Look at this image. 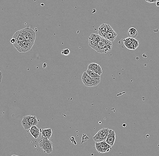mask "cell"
I'll return each mask as SVG.
<instances>
[{
	"instance_id": "6da1fadb",
	"label": "cell",
	"mask_w": 159,
	"mask_h": 156,
	"mask_svg": "<svg viewBox=\"0 0 159 156\" xmlns=\"http://www.w3.org/2000/svg\"><path fill=\"white\" fill-rule=\"evenodd\" d=\"M89 45L100 53H106L111 51L113 47L112 42L99 34L94 33L90 35L89 37Z\"/></svg>"
},
{
	"instance_id": "7a4b0ae2",
	"label": "cell",
	"mask_w": 159,
	"mask_h": 156,
	"mask_svg": "<svg viewBox=\"0 0 159 156\" xmlns=\"http://www.w3.org/2000/svg\"><path fill=\"white\" fill-rule=\"evenodd\" d=\"M39 147L43 150L44 153L50 154L53 151L54 143L45 137L41 135L38 140Z\"/></svg>"
},
{
	"instance_id": "3957f363",
	"label": "cell",
	"mask_w": 159,
	"mask_h": 156,
	"mask_svg": "<svg viewBox=\"0 0 159 156\" xmlns=\"http://www.w3.org/2000/svg\"><path fill=\"white\" fill-rule=\"evenodd\" d=\"M81 79L84 85L87 87L96 86L101 82V78H93L88 74L86 72H84Z\"/></svg>"
},
{
	"instance_id": "277c9868",
	"label": "cell",
	"mask_w": 159,
	"mask_h": 156,
	"mask_svg": "<svg viewBox=\"0 0 159 156\" xmlns=\"http://www.w3.org/2000/svg\"><path fill=\"white\" fill-rule=\"evenodd\" d=\"M39 121V120H38ZM38 120L36 116L31 115L25 116L23 117L22 121V124L24 129L29 130L32 126H37L38 124Z\"/></svg>"
},
{
	"instance_id": "5b68a950",
	"label": "cell",
	"mask_w": 159,
	"mask_h": 156,
	"mask_svg": "<svg viewBox=\"0 0 159 156\" xmlns=\"http://www.w3.org/2000/svg\"><path fill=\"white\" fill-rule=\"evenodd\" d=\"M22 35L24 36L25 40L34 44L36 38V34L34 31L30 28H26L20 30Z\"/></svg>"
},
{
	"instance_id": "8992f818",
	"label": "cell",
	"mask_w": 159,
	"mask_h": 156,
	"mask_svg": "<svg viewBox=\"0 0 159 156\" xmlns=\"http://www.w3.org/2000/svg\"><path fill=\"white\" fill-rule=\"evenodd\" d=\"M14 48L20 52H26L30 51L33 44L25 40L22 42L16 41L13 44Z\"/></svg>"
},
{
	"instance_id": "52a82bcc",
	"label": "cell",
	"mask_w": 159,
	"mask_h": 156,
	"mask_svg": "<svg viewBox=\"0 0 159 156\" xmlns=\"http://www.w3.org/2000/svg\"><path fill=\"white\" fill-rule=\"evenodd\" d=\"M109 129L107 128H104L98 131V132L93 137L95 142H100L105 141L106 139L109 134Z\"/></svg>"
},
{
	"instance_id": "ba28073f",
	"label": "cell",
	"mask_w": 159,
	"mask_h": 156,
	"mask_svg": "<svg viewBox=\"0 0 159 156\" xmlns=\"http://www.w3.org/2000/svg\"><path fill=\"white\" fill-rule=\"evenodd\" d=\"M117 36V33L115 32V31L111 27L108 32L105 35L104 38H105L111 42H113L115 40Z\"/></svg>"
},
{
	"instance_id": "9c48e42d",
	"label": "cell",
	"mask_w": 159,
	"mask_h": 156,
	"mask_svg": "<svg viewBox=\"0 0 159 156\" xmlns=\"http://www.w3.org/2000/svg\"><path fill=\"white\" fill-rule=\"evenodd\" d=\"M111 27L108 24H103L98 29V34L102 37H104L105 35L108 32Z\"/></svg>"
},
{
	"instance_id": "30bf717a",
	"label": "cell",
	"mask_w": 159,
	"mask_h": 156,
	"mask_svg": "<svg viewBox=\"0 0 159 156\" xmlns=\"http://www.w3.org/2000/svg\"><path fill=\"white\" fill-rule=\"evenodd\" d=\"M116 134L115 131L113 130L109 129V134L105 141L110 145L113 146L115 141Z\"/></svg>"
},
{
	"instance_id": "8fae6325",
	"label": "cell",
	"mask_w": 159,
	"mask_h": 156,
	"mask_svg": "<svg viewBox=\"0 0 159 156\" xmlns=\"http://www.w3.org/2000/svg\"><path fill=\"white\" fill-rule=\"evenodd\" d=\"M88 69L94 71L100 76L102 74V69L100 65L95 63H90L88 66Z\"/></svg>"
},
{
	"instance_id": "7c38bea8",
	"label": "cell",
	"mask_w": 159,
	"mask_h": 156,
	"mask_svg": "<svg viewBox=\"0 0 159 156\" xmlns=\"http://www.w3.org/2000/svg\"><path fill=\"white\" fill-rule=\"evenodd\" d=\"M29 131H30V133L34 137V138H38L39 134H40V129L38 128L36 126L34 125V126H32Z\"/></svg>"
},
{
	"instance_id": "4fadbf2b",
	"label": "cell",
	"mask_w": 159,
	"mask_h": 156,
	"mask_svg": "<svg viewBox=\"0 0 159 156\" xmlns=\"http://www.w3.org/2000/svg\"><path fill=\"white\" fill-rule=\"evenodd\" d=\"M41 135L49 139H50L51 136H52V133H53L52 129L51 128L42 129V131H41Z\"/></svg>"
},
{
	"instance_id": "5bb4252c",
	"label": "cell",
	"mask_w": 159,
	"mask_h": 156,
	"mask_svg": "<svg viewBox=\"0 0 159 156\" xmlns=\"http://www.w3.org/2000/svg\"><path fill=\"white\" fill-rule=\"evenodd\" d=\"M128 35L129 37L133 38H136L138 35L137 30L135 28H130L128 31Z\"/></svg>"
},
{
	"instance_id": "9a60e30c",
	"label": "cell",
	"mask_w": 159,
	"mask_h": 156,
	"mask_svg": "<svg viewBox=\"0 0 159 156\" xmlns=\"http://www.w3.org/2000/svg\"><path fill=\"white\" fill-rule=\"evenodd\" d=\"M132 37H129L128 38H126L123 40L124 41V44L126 48L128 49H130V50H133V42H132Z\"/></svg>"
},
{
	"instance_id": "2e32d148",
	"label": "cell",
	"mask_w": 159,
	"mask_h": 156,
	"mask_svg": "<svg viewBox=\"0 0 159 156\" xmlns=\"http://www.w3.org/2000/svg\"><path fill=\"white\" fill-rule=\"evenodd\" d=\"M13 38H15L16 41H20V42H22V41H23L25 40V38H24L23 36L22 35L20 30L14 33V35H13Z\"/></svg>"
},
{
	"instance_id": "e0dca14e",
	"label": "cell",
	"mask_w": 159,
	"mask_h": 156,
	"mask_svg": "<svg viewBox=\"0 0 159 156\" xmlns=\"http://www.w3.org/2000/svg\"><path fill=\"white\" fill-rule=\"evenodd\" d=\"M86 72L88 74L93 78H101V76L97 74V73H95L94 71L87 69Z\"/></svg>"
},
{
	"instance_id": "ac0fdd59",
	"label": "cell",
	"mask_w": 159,
	"mask_h": 156,
	"mask_svg": "<svg viewBox=\"0 0 159 156\" xmlns=\"http://www.w3.org/2000/svg\"><path fill=\"white\" fill-rule=\"evenodd\" d=\"M95 148L96 150L99 153H103L102 151V147H101V142H95Z\"/></svg>"
},
{
	"instance_id": "d6986e66",
	"label": "cell",
	"mask_w": 159,
	"mask_h": 156,
	"mask_svg": "<svg viewBox=\"0 0 159 156\" xmlns=\"http://www.w3.org/2000/svg\"><path fill=\"white\" fill-rule=\"evenodd\" d=\"M132 42H133V49L135 50L138 47V41L137 40H136L135 38H133V39H132Z\"/></svg>"
},
{
	"instance_id": "ffe728a7",
	"label": "cell",
	"mask_w": 159,
	"mask_h": 156,
	"mask_svg": "<svg viewBox=\"0 0 159 156\" xmlns=\"http://www.w3.org/2000/svg\"><path fill=\"white\" fill-rule=\"evenodd\" d=\"M104 145H105V149L106 153L109 152V150L112 149V146L109 144L108 143H107L105 141L104 142Z\"/></svg>"
},
{
	"instance_id": "44dd1931",
	"label": "cell",
	"mask_w": 159,
	"mask_h": 156,
	"mask_svg": "<svg viewBox=\"0 0 159 156\" xmlns=\"http://www.w3.org/2000/svg\"><path fill=\"white\" fill-rule=\"evenodd\" d=\"M70 54V51L68 48H66L64 50H62V54L63 55L67 56Z\"/></svg>"
},
{
	"instance_id": "7402d4cb",
	"label": "cell",
	"mask_w": 159,
	"mask_h": 156,
	"mask_svg": "<svg viewBox=\"0 0 159 156\" xmlns=\"http://www.w3.org/2000/svg\"><path fill=\"white\" fill-rule=\"evenodd\" d=\"M147 2L150 3H156L157 1L158 0H145Z\"/></svg>"
},
{
	"instance_id": "603a6c76",
	"label": "cell",
	"mask_w": 159,
	"mask_h": 156,
	"mask_svg": "<svg viewBox=\"0 0 159 156\" xmlns=\"http://www.w3.org/2000/svg\"><path fill=\"white\" fill-rule=\"evenodd\" d=\"M15 42V38H13V37H12V39L10 40V42H11V43H12V44H14V42Z\"/></svg>"
},
{
	"instance_id": "cb8c5ba5",
	"label": "cell",
	"mask_w": 159,
	"mask_h": 156,
	"mask_svg": "<svg viewBox=\"0 0 159 156\" xmlns=\"http://www.w3.org/2000/svg\"><path fill=\"white\" fill-rule=\"evenodd\" d=\"M2 73H1V71H0V83L2 82Z\"/></svg>"
},
{
	"instance_id": "d4e9b609",
	"label": "cell",
	"mask_w": 159,
	"mask_h": 156,
	"mask_svg": "<svg viewBox=\"0 0 159 156\" xmlns=\"http://www.w3.org/2000/svg\"><path fill=\"white\" fill-rule=\"evenodd\" d=\"M156 5L157 6H159V1H157L156 2Z\"/></svg>"
}]
</instances>
